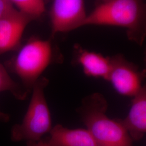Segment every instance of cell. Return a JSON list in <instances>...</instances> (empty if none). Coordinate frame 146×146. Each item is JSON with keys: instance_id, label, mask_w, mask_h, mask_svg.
Wrapping results in <instances>:
<instances>
[{"instance_id": "8fae6325", "label": "cell", "mask_w": 146, "mask_h": 146, "mask_svg": "<svg viewBox=\"0 0 146 146\" xmlns=\"http://www.w3.org/2000/svg\"><path fill=\"white\" fill-rule=\"evenodd\" d=\"M18 11L31 17L40 19L46 11L45 0H8Z\"/></svg>"}, {"instance_id": "5b68a950", "label": "cell", "mask_w": 146, "mask_h": 146, "mask_svg": "<svg viewBox=\"0 0 146 146\" xmlns=\"http://www.w3.org/2000/svg\"><path fill=\"white\" fill-rule=\"evenodd\" d=\"M110 60L111 69L108 81L118 93L133 98L143 86L146 70H141L121 54L110 57Z\"/></svg>"}, {"instance_id": "5bb4252c", "label": "cell", "mask_w": 146, "mask_h": 146, "mask_svg": "<svg viewBox=\"0 0 146 146\" xmlns=\"http://www.w3.org/2000/svg\"><path fill=\"white\" fill-rule=\"evenodd\" d=\"M9 119H10L9 115L7 114H5L0 110V121H3V122H8Z\"/></svg>"}, {"instance_id": "8992f818", "label": "cell", "mask_w": 146, "mask_h": 146, "mask_svg": "<svg viewBox=\"0 0 146 146\" xmlns=\"http://www.w3.org/2000/svg\"><path fill=\"white\" fill-rule=\"evenodd\" d=\"M87 16L84 0H53L50 11L52 36L84 26Z\"/></svg>"}, {"instance_id": "3957f363", "label": "cell", "mask_w": 146, "mask_h": 146, "mask_svg": "<svg viewBox=\"0 0 146 146\" xmlns=\"http://www.w3.org/2000/svg\"><path fill=\"white\" fill-rule=\"evenodd\" d=\"M48 84V79L41 76L34 84L31 100L22 122L11 129L12 141H25L27 146H35L52 129L50 112L44 94Z\"/></svg>"}, {"instance_id": "4fadbf2b", "label": "cell", "mask_w": 146, "mask_h": 146, "mask_svg": "<svg viewBox=\"0 0 146 146\" xmlns=\"http://www.w3.org/2000/svg\"><path fill=\"white\" fill-rule=\"evenodd\" d=\"M15 8L8 0H0V19Z\"/></svg>"}, {"instance_id": "7c38bea8", "label": "cell", "mask_w": 146, "mask_h": 146, "mask_svg": "<svg viewBox=\"0 0 146 146\" xmlns=\"http://www.w3.org/2000/svg\"><path fill=\"white\" fill-rule=\"evenodd\" d=\"M9 92L17 99H25L29 92L14 81L5 67L0 63V93Z\"/></svg>"}, {"instance_id": "9c48e42d", "label": "cell", "mask_w": 146, "mask_h": 146, "mask_svg": "<svg viewBox=\"0 0 146 146\" xmlns=\"http://www.w3.org/2000/svg\"><path fill=\"white\" fill-rule=\"evenodd\" d=\"M49 134L47 141L52 146H99L87 129H69L58 125Z\"/></svg>"}, {"instance_id": "9a60e30c", "label": "cell", "mask_w": 146, "mask_h": 146, "mask_svg": "<svg viewBox=\"0 0 146 146\" xmlns=\"http://www.w3.org/2000/svg\"><path fill=\"white\" fill-rule=\"evenodd\" d=\"M35 146H52L48 142V141L46 140H41L40 141H38Z\"/></svg>"}, {"instance_id": "2e32d148", "label": "cell", "mask_w": 146, "mask_h": 146, "mask_svg": "<svg viewBox=\"0 0 146 146\" xmlns=\"http://www.w3.org/2000/svg\"><path fill=\"white\" fill-rule=\"evenodd\" d=\"M102 2H108L111 0H102Z\"/></svg>"}, {"instance_id": "ba28073f", "label": "cell", "mask_w": 146, "mask_h": 146, "mask_svg": "<svg viewBox=\"0 0 146 146\" xmlns=\"http://www.w3.org/2000/svg\"><path fill=\"white\" fill-rule=\"evenodd\" d=\"M122 123L132 140H140L146 131V88L143 86L133 97L128 114Z\"/></svg>"}, {"instance_id": "30bf717a", "label": "cell", "mask_w": 146, "mask_h": 146, "mask_svg": "<svg viewBox=\"0 0 146 146\" xmlns=\"http://www.w3.org/2000/svg\"><path fill=\"white\" fill-rule=\"evenodd\" d=\"M76 48L75 62L82 68L84 73L88 76L101 78L108 81L111 69L110 57L79 46Z\"/></svg>"}, {"instance_id": "7a4b0ae2", "label": "cell", "mask_w": 146, "mask_h": 146, "mask_svg": "<svg viewBox=\"0 0 146 146\" xmlns=\"http://www.w3.org/2000/svg\"><path fill=\"white\" fill-rule=\"evenodd\" d=\"M108 103L100 93L86 96L78 113L99 146H132L133 140L120 119L107 115Z\"/></svg>"}, {"instance_id": "6da1fadb", "label": "cell", "mask_w": 146, "mask_h": 146, "mask_svg": "<svg viewBox=\"0 0 146 146\" xmlns=\"http://www.w3.org/2000/svg\"><path fill=\"white\" fill-rule=\"evenodd\" d=\"M87 25L124 28L130 40L142 45L146 31L144 0H111L102 2L87 15L84 26Z\"/></svg>"}, {"instance_id": "52a82bcc", "label": "cell", "mask_w": 146, "mask_h": 146, "mask_svg": "<svg viewBox=\"0 0 146 146\" xmlns=\"http://www.w3.org/2000/svg\"><path fill=\"white\" fill-rule=\"evenodd\" d=\"M34 20L16 8L0 19V55L20 49L24 31Z\"/></svg>"}, {"instance_id": "277c9868", "label": "cell", "mask_w": 146, "mask_h": 146, "mask_svg": "<svg viewBox=\"0 0 146 146\" xmlns=\"http://www.w3.org/2000/svg\"><path fill=\"white\" fill-rule=\"evenodd\" d=\"M19 50L13 62V69L29 93L51 64L62 61L61 53L49 40L31 38Z\"/></svg>"}]
</instances>
